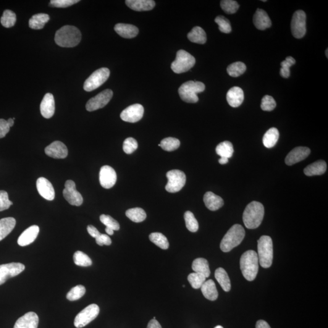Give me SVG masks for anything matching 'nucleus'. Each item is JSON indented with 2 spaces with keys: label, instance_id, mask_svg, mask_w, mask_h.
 Instances as JSON below:
<instances>
[{
  "label": "nucleus",
  "instance_id": "obj_22",
  "mask_svg": "<svg viewBox=\"0 0 328 328\" xmlns=\"http://www.w3.org/2000/svg\"><path fill=\"white\" fill-rule=\"evenodd\" d=\"M39 227L38 225H34L28 228L22 233L18 239V245L20 246H26L30 245L36 240L38 235Z\"/></svg>",
  "mask_w": 328,
  "mask_h": 328
},
{
  "label": "nucleus",
  "instance_id": "obj_30",
  "mask_svg": "<svg viewBox=\"0 0 328 328\" xmlns=\"http://www.w3.org/2000/svg\"><path fill=\"white\" fill-rule=\"evenodd\" d=\"M16 225V220L14 218H4L0 219V241L3 240L12 232Z\"/></svg>",
  "mask_w": 328,
  "mask_h": 328
},
{
  "label": "nucleus",
  "instance_id": "obj_53",
  "mask_svg": "<svg viewBox=\"0 0 328 328\" xmlns=\"http://www.w3.org/2000/svg\"><path fill=\"white\" fill-rule=\"evenodd\" d=\"M79 2L78 0H52L50 2V6L55 7H62V8H65L72 6L73 4L77 3Z\"/></svg>",
  "mask_w": 328,
  "mask_h": 328
},
{
  "label": "nucleus",
  "instance_id": "obj_36",
  "mask_svg": "<svg viewBox=\"0 0 328 328\" xmlns=\"http://www.w3.org/2000/svg\"><path fill=\"white\" fill-rule=\"evenodd\" d=\"M216 152L221 157L229 159L232 156L234 149L232 144L229 141H224L217 146Z\"/></svg>",
  "mask_w": 328,
  "mask_h": 328
},
{
  "label": "nucleus",
  "instance_id": "obj_41",
  "mask_svg": "<svg viewBox=\"0 0 328 328\" xmlns=\"http://www.w3.org/2000/svg\"><path fill=\"white\" fill-rule=\"evenodd\" d=\"M159 146L165 151H172L180 147V141L177 138H167L162 140Z\"/></svg>",
  "mask_w": 328,
  "mask_h": 328
},
{
  "label": "nucleus",
  "instance_id": "obj_31",
  "mask_svg": "<svg viewBox=\"0 0 328 328\" xmlns=\"http://www.w3.org/2000/svg\"><path fill=\"white\" fill-rule=\"evenodd\" d=\"M215 279L219 283L225 292H229L231 290L230 280L227 273L222 267H219L215 272Z\"/></svg>",
  "mask_w": 328,
  "mask_h": 328
},
{
  "label": "nucleus",
  "instance_id": "obj_16",
  "mask_svg": "<svg viewBox=\"0 0 328 328\" xmlns=\"http://www.w3.org/2000/svg\"><path fill=\"white\" fill-rule=\"evenodd\" d=\"M99 181L102 187L107 189L111 188L116 182V173L111 167L104 165L100 170Z\"/></svg>",
  "mask_w": 328,
  "mask_h": 328
},
{
  "label": "nucleus",
  "instance_id": "obj_40",
  "mask_svg": "<svg viewBox=\"0 0 328 328\" xmlns=\"http://www.w3.org/2000/svg\"><path fill=\"white\" fill-rule=\"evenodd\" d=\"M17 22L16 14L12 10H6L1 18V23L5 28L13 27Z\"/></svg>",
  "mask_w": 328,
  "mask_h": 328
},
{
  "label": "nucleus",
  "instance_id": "obj_21",
  "mask_svg": "<svg viewBox=\"0 0 328 328\" xmlns=\"http://www.w3.org/2000/svg\"><path fill=\"white\" fill-rule=\"evenodd\" d=\"M55 101L53 95L47 93L44 95L40 104V112L46 119H50L53 116L55 112Z\"/></svg>",
  "mask_w": 328,
  "mask_h": 328
},
{
  "label": "nucleus",
  "instance_id": "obj_18",
  "mask_svg": "<svg viewBox=\"0 0 328 328\" xmlns=\"http://www.w3.org/2000/svg\"><path fill=\"white\" fill-rule=\"evenodd\" d=\"M311 150L308 147L298 146L291 151L286 157L285 162L288 165H292L303 161L310 154Z\"/></svg>",
  "mask_w": 328,
  "mask_h": 328
},
{
  "label": "nucleus",
  "instance_id": "obj_50",
  "mask_svg": "<svg viewBox=\"0 0 328 328\" xmlns=\"http://www.w3.org/2000/svg\"><path fill=\"white\" fill-rule=\"evenodd\" d=\"M138 147V142L133 138H128L123 142V149L125 153L132 154Z\"/></svg>",
  "mask_w": 328,
  "mask_h": 328
},
{
  "label": "nucleus",
  "instance_id": "obj_39",
  "mask_svg": "<svg viewBox=\"0 0 328 328\" xmlns=\"http://www.w3.org/2000/svg\"><path fill=\"white\" fill-rule=\"evenodd\" d=\"M246 70V66L244 63H233L227 67V72L231 77H237L244 74Z\"/></svg>",
  "mask_w": 328,
  "mask_h": 328
},
{
  "label": "nucleus",
  "instance_id": "obj_17",
  "mask_svg": "<svg viewBox=\"0 0 328 328\" xmlns=\"http://www.w3.org/2000/svg\"><path fill=\"white\" fill-rule=\"evenodd\" d=\"M44 151L47 155L54 159H64L68 154L67 146L60 141L54 142L46 146Z\"/></svg>",
  "mask_w": 328,
  "mask_h": 328
},
{
  "label": "nucleus",
  "instance_id": "obj_64",
  "mask_svg": "<svg viewBox=\"0 0 328 328\" xmlns=\"http://www.w3.org/2000/svg\"><path fill=\"white\" fill-rule=\"evenodd\" d=\"M182 287H183V288H185V285H183V286H182Z\"/></svg>",
  "mask_w": 328,
  "mask_h": 328
},
{
  "label": "nucleus",
  "instance_id": "obj_57",
  "mask_svg": "<svg viewBox=\"0 0 328 328\" xmlns=\"http://www.w3.org/2000/svg\"><path fill=\"white\" fill-rule=\"evenodd\" d=\"M146 328H162L161 325L156 319H152L149 322Z\"/></svg>",
  "mask_w": 328,
  "mask_h": 328
},
{
  "label": "nucleus",
  "instance_id": "obj_29",
  "mask_svg": "<svg viewBox=\"0 0 328 328\" xmlns=\"http://www.w3.org/2000/svg\"><path fill=\"white\" fill-rule=\"evenodd\" d=\"M204 297L211 301L216 300L219 297L216 285L212 280L206 281L201 288Z\"/></svg>",
  "mask_w": 328,
  "mask_h": 328
},
{
  "label": "nucleus",
  "instance_id": "obj_6",
  "mask_svg": "<svg viewBox=\"0 0 328 328\" xmlns=\"http://www.w3.org/2000/svg\"><path fill=\"white\" fill-rule=\"evenodd\" d=\"M258 254L259 264L264 268L271 266L273 261V243L269 236H262L258 241Z\"/></svg>",
  "mask_w": 328,
  "mask_h": 328
},
{
  "label": "nucleus",
  "instance_id": "obj_25",
  "mask_svg": "<svg viewBox=\"0 0 328 328\" xmlns=\"http://www.w3.org/2000/svg\"><path fill=\"white\" fill-rule=\"evenodd\" d=\"M125 3L130 9L138 12L151 10L156 4L153 0H127Z\"/></svg>",
  "mask_w": 328,
  "mask_h": 328
},
{
  "label": "nucleus",
  "instance_id": "obj_10",
  "mask_svg": "<svg viewBox=\"0 0 328 328\" xmlns=\"http://www.w3.org/2000/svg\"><path fill=\"white\" fill-rule=\"evenodd\" d=\"M100 308L97 304H90L75 317L74 326L77 328L85 327L98 316Z\"/></svg>",
  "mask_w": 328,
  "mask_h": 328
},
{
  "label": "nucleus",
  "instance_id": "obj_20",
  "mask_svg": "<svg viewBox=\"0 0 328 328\" xmlns=\"http://www.w3.org/2000/svg\"><path fill=\"white\" fill-rule=\"evenodd\" d=\"M39 318L34 312H29L15 322L14 328H37Z\"/></svg>",
  "mask_w": 328,
  "mask_h": 328
},
{
  "label": "nucleus",
  "instance_id": "obj_44",
  "mask_svg": "<svg viewBox=\"0 0 328 328\" xmlns=\"http://www.w3.org/2000/svg\"><path fill=\"white\" fill-rule=\"evenodd\" d=\"M187 279L191 287L197 290L201 288L202 285L206 282V278L203 275L193 272L188 275Z\"/></svg>",
  "mask_w": 328,
  "mask_h": 328
},
{
  "label": "nucleus",
  "instance_id": "obj_26",
  "mask_svg": "<svg viewBox=\"0 0 328 328\" xmlns=\"http://www.w3.org/2000/svg\"><path fill=\"white\" fill-rule=\"evenodd\" d=\"M204 204L211 211H216L224 205V201L221 197L215 195L212 191H207L204 196Z\"/></svg>",
  "mask_w": 328,
  "mask_h": 328
},
{
  "label": "nucleus",
  "instance_id": "obj_23",
  "mask_svg": "<svg viewBox=\"0 0 328 328\" xmlns=\"http://www.w3.org/2000/svg\"><path fill=\"white\" fill-rule=\"evenodd\" d=\"M226 98L228 104L231 107L233 108L240 107L245 99L243 90L238 86H234L228 91Z\"/></svg>",
  "mask_w": 328,
  "mask_h": 328
},
{
  "label": "nucleus",
  "instance_id": "obj_47",
  "mask_svg": "<svg viewBox=\"0 0 328 328\" xmlns=\"http://www.w3.org/2000/svg\"><path fill=\"white\" fill-rule=\"evenodd\" d=\"M220 5L222 9L228 14H235L240 6L237 1L233 0H222Z\"/></svg>",
  "mask_w": 328,
  "mask_h": 328
},
{
  "label": "nucleus",
  "instance_id": "obj_9",
  "mask_svg": "<svg viewBox=\"0 0 328 328\" xmlns=\"http://www.w3.org/2000/svg\"><path fill=\"white\" fill-rule=\"evenodd\" d=\"M168 182L165 190L169 193H177L183 187L186 182L185 173L179 170H172L167 173Z\"/></svg>",
  "mask_w": 328,
  "mask_h": 328
},
{
  "label": "nucleus",
  "instance_id": "obj_15",
  "mask_svg": "<svg viewBox=\"0 0 328 328\" xmlns=\"http://www.w3.org/2000/svg\"><path fill=\"white\" fill-rule=\"evenodd\" d=\"M144 109L140 104H134L125 109L120 114V118L123 121L135 123L143 117Z\"/></svg>",
  "mask_w": 328,
  "mask_h": 328
},
{
  "label": "nucleus",
  "instance_id": "obj_45",
  "mask_svg": "<svg viewBox=\"0 0 328 328\" xmlns=\"http://www.w3.org/2000/svg\"><path fill=\"white\" fill-rule=\"evenodd\" d=\"M86 289L82 285H77L67 293V298L70 301H76L85 294Z\"/></svg>",
  "mask_w": 328,
  "mask_h": 328
},
{
  "label": "nucleus",
  "instance_id": "obj_58",
  "mask_svg": "<svg viewBox=\"0 0 328 328\" xmlns=\"http://www.w3.org/2000/svg\"><path fill=\"white\" fill-rule=\"evenodd\" d=\"M256 328H271L270 327L269 325L267 324L264 320H258L256 322Z\"/></svg>",
  "mask_w": 328,
  "mask_h": 328
},
{
  "label": "nucleus",
  "instance_id": "obj_48",
  "mask_svg": "<svg viewBox=\"0 0 328 328\" xmlns=\"http://www.w3.org/2000/svg\"><path fill=\"white\" fill-rule=\"evenodd\" d=\"M215 23L219 26V30L221 33L229 34L232 31L229 20L224 16H218L215 18Z\"/></svg>",
  "mask_w": 328,
  "mask_h": 328
},
{
  "label": "nucleus",
  "instance_id": "obj_51",
  "mask_svg": "<svg viewBox=\"0 0 328 328\" xmlns=\"http://www.w3.org/2000/svg\"><path fill=\"white\" fill-rule=\"evenodd\" d=\"M277 104L272 97L266 95L262 99L261 108L263 111H271L276 107Z\"/></svg>",
  "mask_w": 328,
  "mask_h": 328
},
{
  "label": "nucleus",
  "instance_id": "obj_38",
  "mask_svg": "<svg viewBox=\"0 0 328 328\" xmlns=\"http://www.w3.org/2000/svg\"><path fill=\"white\" fill-rule=\"evenodd\" d=\"M149 239L152 243L162 249L166 250L169 248V241H168L166 237L161 233H152L149 235Z\"/></svg>",
  "mask_w": 328,
  "mask_h": 328
},
{
  "label": "nucleus",
  "instance_id": "obj_24",
  "mask_svg": "<svg viewBox=\"0 0 328 328\" xmlns=\"http://www.w3.org/2000/svg\"><path fill=\"white\" fill-rule=\"evenodd\" d=\"M254 23L259 30L263 31L271 27L272 22L266 11L261 9L256 10L254 16Z\"/></svg>",
  "mask_w": 328,
  "mask_h": 328
},
{
  "label": "nucleus",
  "instance_id": "obj_34",
  "mask_svg": "<svg viewBox=\"0 0 328 328\" xmlns=\"http://www.w3.org/2000/svg\"><path fill=\"white\" fill-rule=\"evenodd\" d=\"M188 40L193 43L203 44L206 43L207 36L203 28L196 26L188 34Z\"/></svg>",
  "mask_w": 328,
  "mask_h": 328
},
{
  "label": "nucleus",
  "instance_id": "obj_55",
  "mask_svg": "<svg viewBox=\"0 0 328 328\" xmlns=\"http://www.w3.org/2000/svg\"><path fill=\"white\" fill-rule=\"evenodd\" d=\"M10 127L6 120L0 119V139L3 138L9 133Z\"/></svg>",
  "mask_w": 328,
  "mask_h": 328
},
{
  "label": "nucleus",
  "instance_id": "obj_27",
  "mask_svg": "<svg viewBox=\"0 0 328 328\" xmlns=\"http://www.w3.org/2000/svg\"><path fill=\"white\" fill-rule=\"evenodd\" d=\"M114 30L120 36L125 38H132L138 36L139 30L136 26L118 23L114 26Z\"/></svg>",
  "mask_w": 328,
  "mask_h": 328
},
{
  "label": "nucleus",
  "instance_id": "obj_35",
  "mask_svg": "<svg viewBox=\"0 0 328 328\" xmlns=\"http://www.w3.org/2000/svg\"><path fill=\"white\" fill-rule=\"evenodd\" d=\"M49 19L50 17L48 14H43V13L36 14L30 18L29 26L33 30H41L44 28L46 23L48 22Z\"/></svg>",
  "mask_w": 328,
  "mask_h": 328
},
{
  "label": "nucleus",
  "instance_id": "obj_43",
  "mask_svg": "<svg viewBox=\"0 0 328 328\" xmlns=\"http://www.w3.org/2000/svg\"><path fill=\"white\" fill-rule=\"evenodd\" d=\"M186 227L191 232H196L199 229L198 222L192 212L187 211L184 214Z\"/></svg>",
  "mask_w": 328,
  "mask_h": 328
},
{
  "label": "nucleus",
  "instance_id": "obj_62",
  "mask_svg": "<svg viewBox=\"0 0 328 328\" xmlns=\"http://www.w3.org/2000/svg\"><path fill=\"white\" fill-rule=\"evenodd\" d=\"M215 328H223V327H221V326H219H219H217V327H215Z\"/></svg>",
  "mask_w": 328,
  "mask_h": 328
},
{
  "label": "nucleus",
  "instance_id": "obj_14",
  "mask_svg": "<svg viewBox=\"0 0 328 328\" xmlns=\"http://www.w3.org/2000/svg\"><path fill=\"white\" fill-rule=\"evenodd\" d=\"M65 187L63 194L66 200L72 206L82 205L83 201L82 196L76 190V185L74 181L68 180L65 182Z\"/></svg>",
  "mask_w": 328,
  "mask_h": 328
},
{
  "label": "nucleus",
  "instance_id": "obj_5",
  "mask_svg": "<svg viewBox=\"0 0 328 328\" xmlns=\"http://www.w3.org/2000/svg\"><path fill=\"white\" fill-rule=\"evenodd\" d=\"M206 86L203 83L196 81H188L180 86L178 93L183 101L187 103L195 104L199 101L197 94L205 90Z\"/></svg>",
  "mask_w": 328,
  "mask_h": 328
},
{
  "label": "nucleus",
  "instance_id": "obj_33",
  "mask_svg": "<svg viewBox=\"0 0 328 328\" xmlns=\"http://www.w3.org/2000/svg\"><path fill=\"white\" fill-rule=\"evenodd\" d=\"M279 131L276 128H271L264 134L262 143L267 148L274 147L279 139Z\"/></svg>",
  "mask_w": 328,
  "mask_h": 328
},
{
  "label": "nucleus",
  "instance_id": "obj_7",
  "mask_svg": "<svg viewBox=\"0 0 328 328\" xmlns=\"http://www.w3.org/2000/svg\"><path fill=\"white\" fill-rule=\"evenodd\" d=\"M195 63V57L184 50H180L177 52V57L172 64L171 68L173 72L181 74L190 70Z\"/></svg>",
  "mask_w": 328,
  "mask_h": 328
},
{
  "label": "nucleus",
  "instance_id": "obj_19",
  "mask_svg": "<svg viewBox=\"0 0 328 328\" xmlns=\"http://www.w3.org/2000/svg\"><path fill=\"white\" fill-rule=\"evenodd\" d=\"M36 188L40 196L48 201L54 200L55 190L49 181L43 177L38 178L36 183Z\"/></svg>",
  "mask_w": 328,
  "mask_h": 328
},
{
  "label": "nucleus",
  "instance_id": "obj_11",
  "mask_svg": "<svg viewBox=\"0 0 328 328\" xmlns=\"http://www.w3.org/2000/svg\"><path fill=\"white\" fill-rule=\"evenodd\" d=\"M291 31L296 38H301L306 32V16L303 10H299L293 15L291 21Z\"/></svg>",
  "mask_w": 328,
  "mask_h": 328
},
{
  "label": "nucleus",
  "instance_id": "obj_2",
  "mask_svg": "<svg viewBox=\"0 0 328 328\" xmlns=\"http://www.w3.org/2000/svg\"><path fill=\"white\" fill-rule=\"evenodd\" d=\"M264 215L263 205L259 202H251L246 206L244 211L243 215L244 224L248 229H256L261 224Z\"/></svg>",
  "mask_w": 328,
  "mask_h": 328
},
{
  "label": "nucleus",
  "instance_id": "obj_61",
  "mask_svg": "<svg viewBox=\"0 0 328 328\" xmlns=\"http://www.w3.org/2000/svg\"><path fill=\"white\" fill-rule=\"evenodd\" d=\"M7 123H8V125H9L10 127H12V126L14 125V120L13 119H11V118H10V119H9L8 120H7Z\"/></svg>",
  "mask_w": 328,
  "mask_h": 328
},
{
  "label": "nucleus",
  "instance_id": "obj_63",
  "mask_svg": "<svg viewBox=\"0 0 328 328\" xmlns=\"http://www.w3.org/2000/svg\"><path fill=\"white\" fill-rule=\"evenodd\" d=\"M326 52H327V57L328 58V49H327Z\"/></svg>",
  "mask_w": 328,
  "mask_h": 328
},
{
  "label": "nucleus",
  "instance_id": "obj_60",
  "mask_svg": "<svg viewBox=\"0 0 328 328\" xmlns=\"http://www.w3.org/2000/svg\"><path fill=\"white\" fill-rule=\"evenodd\" d=\"M106 231L108 235H112L114 234V230L110 229V228L106 227Z\"/></svg>",
  "mask_w": 328,
  "mask_h": 328
},
{
  "label": "nucleus",
  "instance_id": "obj_46",
  "mask_svg": "<svg viewBox=\"0 0 328 328\" xmlns=\"http://www.w3.org/2000/svg\"><path fill=\"white\" fill-rule=\"evenodd\" d=\"M295 64V60L293 57L289 56L284 61L281 63L280 75L283 78H288L290 76V68Z\"/></svg>",
  "mask_w": 328,
  "mask_h": 328
},
{
  "label": "nucleus",
  "instance_id": "obj_12",
  "mask_svg": "<svg viewBox=\"0 0 328 328\" xmlns=\"http://www.w3.org/2000/svg\"><path fill=\"white\" fill-rule=\"evenodd\" d=\"M25 269V265L20 262L0 265V285L4 284L10 278L16 277Z\"/></svg>",
  "mask_w": 328,
  "mask_h": 328
},
{
  "label": "nucleus",
  "instance_id": "obj_4",
  "mask_svg": "<svg viewBox=\"0 0 328 328\" xmlns=\"http://www.w3.org/2000/svg\"><path fill=\"white\" fill-rule=\"evenodd\" d=\"M245 230L242 225H233L228 230L220 244V248L224 253H229L233 248L240 245L245 237Z\"/></svg>",
  "mask_w": 328,
  "mask_h": 328
},
{
  "label": "nucleus",
  "instance_id": "obj_32",
  "mask_svg": "<svg viewBox=\"0 0 328 328\" xmlns=\"http://www.w3.org/2000/svg\"><path fill=\"white\" fill-rule=\"evenodd\" d=\"M192 269L194 272L203 275L206 278L209 277L211 275L209 262L205 258L195 259L192 263Z\"/></svg>",
  "mask_w": 328,
  "mask_h": 328
},
{
  "label": "nucleus",
  "instance_id": "obj_54",
  "mask_svg": "<svg viewBox=\"0 0 328 328\" xmlns=\"http://www.w3.org/2000/svg\"><path fill=\"white\" fill-rule=\"evenodd\" d=\"M96 243L101 246L104 245L109 246L112 243L111 238H109V235L102 234V233L96 238Z\"/></svg>",
  "mask_w": 328,
  "mask_h": 328
},
{
  "label": "nucleus",
  "instance_id": "obj_28",
  "mask_svg": "<svg viewBox=\"0 0 328 328\" xmlns=\"http://www.w3.org/2000/svg\"><path fill=\"white\" fill-rule=\"evenodd\" d=\"M327 169L326 162L323 160H319L307 166L304 170V173L308 177L322 175L326 172Z\"/></svg>",
  "mask_w": 328,
  "mask_h": 328
},
{
  "label": "nucleus",
  "instance_id": "obj_8",
  "mask_svg": "<svg viewBox=\"0 0 328 328\" xmlns=\"http://www.w3.org/2000/svg\"><path fill=\"white\" fill-rule=\"evenodd\" d=\"M109 75V70L107 68H100L95 71L84 83V90L88 92L95 90L106 82Z\"/></svg>",
  "mask_w": 328,
  "mask_h": 328
},
{
  "label": "nucleus",
  "instance_id": "obj_13",
  "mask_svg": "<svg viewBox=\"0 0 328 328\" xmlns=\"http://www.w3.org/2000/svg\"><path fill=\"white\" fill-rule=\"evenodd\" d=\"M113 96L111 90L102 91L98 95L90 99L86 105V109L88 111H94L106 107Z\"/></svg>",
  "mask_w": 328,
  "mask_h": 328
},
{
  "label": "nucleus",
  "instance_id": "obj_3",
  "mask_svg": "<svg viewBox=\"0 0 328 328\" xmlns=\"http://www.w3.org/2000/svg\"><path fill=\"white\" fill-rule=\"evenodd\" d=\"M258 254L254 251H246L240 259V268L244 277L251 282L255 279L258 272Z\"/></svg>",
  "mask_w": 328,
  "mask_h": 328
},
{
  "label": "nucleus",
  "instance_id": "obj_42",
  "mask_svg": "<svg viewBox=\"0 0 328 328\" xmlns=\"http://www.w3.org/2000/svg\"><path fill=\"white\" fill-rule=\"evenodd\" d=\"M73 259H74V263L78 266L88 267L93 264L90 257L83 252H75L73 256Z\"/></svg>",
  "mask_w": 328,
  "mask_h": 328
},
{
  "label": "nucleus",
  "instance_id": "obj_1",
  "mask_svg": "<svg viewBox=\"0 0 328 328\" xmlns=\"http://www.w3.org/2000/svg\"><path fill=\"white\" fill-rule=\"evenodd\" d=\"M82 34L78 28L73 26H65L58 30L55 36L57 45L63 48H73L80 43Z\"/></svg>",
  "mask_w": 328,
  "mask_h": 328
},
{
  "label": "nucleus",
  "instance_id": "obj_49",
  "mask_svg": "<svg viewBox=\"0 0 328 328\" xmlns=\"http://www.w3.org/2000/svg\"><path fill=\"white\" fill-rule=\"evenodd\" d=\"M100 220L103 223L104 225H106L107 227L110 228L112 230H119L120 229V225L119 222H118L116 220H115L114 219L109 215H102L100 217Z\"/></svg>",
  "mask_w": 328,
  "mask_h": 328
},
{
  "label": "nucleus",
  "instance_id": "obj_37",
  "mask_svg": "<svg viewBox=\"0 0 328 328\" xmlns=\"http://www.w3.org/2000/svg\"><path fill=\"white\" fill-rule=\"evenodd\" d=\"M125 214L128 219L135 222H143L146 218V214L144 210L139 207L128 210Z\"/></svg>",
  "mask_w": 328,
  "mask_h": 328
},
{
  "label": "nucleus",
  "instance_id": "obj_52",
  "mask_svg": "<svg viewBox=\"0 0 328 328\" xmlns=\"http://www.w3.org/2000/svg\"><path fill=\"white\" fill-rule=\"evenodd\" d=\"M13 204L9 199L8 193L4 190L0 191V212L6 211Z\"/></svg>",
  "mask_w": 328,
  "mask_h": 328
},
{
  "label": "nucleus",
  "instance_id": "obj_59",
  "mask_svg": "<svg viewBox=\"0 0 328 328\" xmlns=\"http://www.w3.org/2000/svg\"><path fill=\"white\" fill-rule=\"evenodd\" d=\"M229 162V159L225 158V157H221L219 159V163L221 165L227 164Z\"/></svg>",
  "mask_w": 328,
  "mask_h": 328
},
{
  "label": "nucleus",
  "instance_id": "obj_56",
  "mask_svg": "<svg viewBox=\"0 0 328 328\" xmlns=\"http://www.w3.org/2000/svg\"><path fill=\"white\" fill-rule=\"evenodd\" d=\"M87 230L89 234H90L92 237L96 238L100 235L101 233L99 232V231L96 229L95 227H94L93 225H89L87 227Z\"/></svg>",
  "mask_w": 328,
  "mask_h": 328
}]
</instances>
